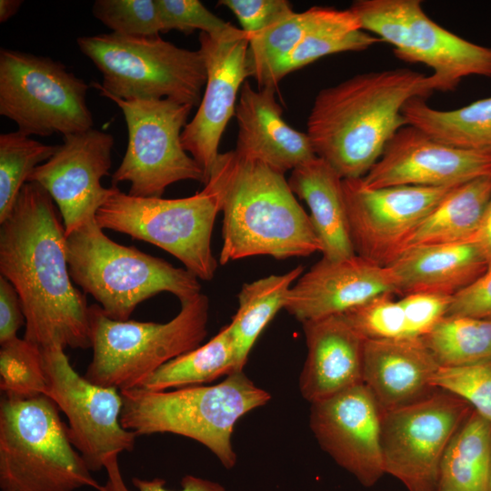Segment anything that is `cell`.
I'll return each mask as SVG.
<instances>
[{
    "label": "cell",
    "instance_id": "obj_1",
    "mask_svg": "<svg viewBox=\"0 0 491 491\" xmlns=\"http://www.w3.org/2000/svg\"><path fill=\"white\" fill-rule=\"evenodd\" d=\"M59 210L39 184L26 182L0 223V276L16 290L24 338L40 348L91 347L89 306L74 285Z\"/></svg>",
    "mask_w": 491,
    "mask_h": 491
},
{
    "label": "cell",
    "instance_id": "obj_2",
    "mask_svg": "<svg viewBox=\"0 0 491 491\" xmlns=\"http://www.w3.org/2000/svg\"><path fill=\"white\" fill-rule=\"evenodd\" d=\"M433 92L431 75L408 68L359 74L320 90L307 119L316 155L343 179L364 177L396 132L406 125V103Z\"/></svg>",
    "mask_w": 491,
    "mask_h": 491
},
{
    "label": "cell",
    "instance_id": "obj_3",
    "mask_svg": "<svg viewBox=\"0 0 491 491\" xmlns=\"http://www.w3.org/2000/svg\"><path fill=\"white\" fill-rule=\"evenodd\" d=\"M204 189L223 213L221 265L254 256L286 259L322 252L285 174L265 162L235 149L219 153Z\"/></svg>",
    "mask_w": 491,
    "mask_h": 491
},
{
    "label": "cell",
    "instance_id": "obj_4",
    "mask_svg": "<svg viewBox=\"0 0 491 491\" xmlns=\"http://www.w3.org/2000/svg\"><path fill=\"white\" fill-rule=\"evenodd\" d=\"M122 426L138 436L171 433L207 447L227 469L236 462L232 446L235 423L270 400L243 371L214 386H189L174 391L141 387L120 391Z\"/></svg>",
    "mask_w": 491,
    "mask_h": 491
},
{
    "label": "cell",
    "instance_id": "obj_5",
    "mask_svg": "<svg viewBox=\"0 0 491 491\" xmlns=\"http://www.w3.org/2000/svg\"><path fill=\"white\" fill-rule=\"evenodd\" d=\"M65 254L72 281L114 320H129L140 303L161 292L181 303L201 294L187 269L111 240L95 218L66 236Z\"/></svg>",
    "mask_w": 491,
    "mask_h": 491
},
{
    "label": "cell",
    "instance_id": "obj_6",
    "mask_svg": "<svg viewBox=\"0 0 491 491\" xmlns=\"http://www.w3.org/2000/svg\"><path fill=\"white\" fill-rule=\"evenodd\" d=\"M69 436L59 408L46 396L0 403L2 491H101Z\"/></svg>",
    "mask_w": 491,
    "mask_h": 491
},
{
    "label": "cell",
    "instance_id": "obj_7",
    "mask_svg": "<svg viewBox=\"0 0 491 491\" xmlns=\"http://www.w3.org/2000/svg\"><path fill=\"white\" fill-rule=\"evenodd\" d=\"M209 299L200 294L181 303L166 323L118 321L89 306L93 357L85 377L119 391L140 387L159 367L195 349L207 334Z\"/></svg>",
    "mask_w": 491,
    "mask_h": 491
},
{
    "label": "cell",
    "instance_id": "obj_8",
    "mask_svg": "<svg viewBox=\"0 0 491 491\" xmlns=\"http://www.w3.org/2000/svg\"><path fill=\"white\" fill-rule=\"evenodd\" d=\"M76 43L103 75L102 84L91 85L100 95L124 100L167 98L199 106L206 69L198 50L178 47L159 35L135 37L115 33L81 36Z\"/></svg>",
    "mask_w": 491,
    "mask_h": 491
},
{
    "label": "cell",
    "instance_id": "obj_9",
    "mask_svg": "<svg viewBox=\"0 0 491 491\" xmlns=\"http://www.w3.org/2000/svg\"><path fill=\"white\" fill-rule=\"evenodd\" d=\"M111 187L95 216L100 228L164 249L199 280L214 278L217 262L211 236L219 209L212 195L203 188L184 198L139 197Z\"/></svg>",
    "mask_w": 491,
    "mask_h": 491
},
{
    "label": "cell",
    "instance_id": "obj_10",
    "mask_svg": "<svg viewBox=\"0 0 491 491\" xmlns=\"http://www.w3.org/2000/svg\"><path fill=\"white\" fill-rule=\"evenodd\" d=\"M349 9L361 29L390 44L396 57L432 69L436 91H453L471 75L491 77V47L434 22L419 0H356Z\"/></svg>",
    "mask_w": 491,
    "mask_h": 491
},
{
    "label": "cell",
    "instance_id": "obj_11",
    "mask_svg": "<svg viewBox=\"0 0 491 491\" xmlns=\"http://www.w3.org/2000/svg\"><path fill=\"white\" fill-rule=\"evenodd\" d=\"M89 85L50 57L0 50V115L27 135L63 136L93 128Z\"/></svg>",
    "mask_w": 491,
    "mask_h": 491
},
{
    "label": "cell",
    "instance_id": "obj_12",
    "mask_svg": "<svg viewBox=\"0 0 491 491\" xmlns=\"http://www.w3.org/2000/svg\"><path fill=\"white\" fill-rule=\"evenodd\" d=\"M122 110L128 131L123 160L112 175V185L130 182L128 194L161 197L178 181L206 178L202 167L184 149L181 134L192 106L171 99L124 100L102 95Z\"/></svg>",
    "mask_w": 491,
    "mask_h": 491
},
{
    "label": "cell",
    "instance_id": "obj_13",
    "mask_svg": "<svg viewBox=\"0 0 491 491\" xmlns=\"http://www.w3.org/2000/svg\"><path fill=\"white\" fill-rule=\"evenodd\" d=\"M473 410L460 397L436 388L414 402L381 411L385 473L410 491H437L445 450Z\"/></svg>",
    "mask_w": 491,
    "mask_h": 491
},
{
    "label": "cell",
    "instance_id": "obj_14",
    "mask_svg": "<svg viewBox=\"0 0 491 491\" xmlns=\"http://www.w3.org/2000/svg\"><path fill=\"white\" fill-rule=\"evenodd\" d=\"M60 346L41 348L47 395L66 416L71 441L91 472L115 455L133 451L136 435L121 424L119 390L92 383L71 366Z\"/></svg>",
    "mask_w": 491,
    "mask_h": 491
},
{
    "label": "cell",
    "instance_id": "obj_15",
    "mask_svg": "<svg viewBox=\"0 0 491 491\" xmlns=\"http://www.w3.org/2000/svg\"><path fill=\"white\" fill-rule=\"evenodd\" d=\"M454 186L369 188L361 178L343 179L356 255L379 266H390L416 227Z\"/></svg>",
    "mask_w": 491,
    "mask_h": 491
},
{
    "label": "cell",
    "instance_id": "obj_16",
    "mask_svg": "<svg viewBox=\"0 0 491 491\" xmlns=\"http://www.w3.org/2000/svg\"><path fill=\"white\" fill-rule=\"evenodd\" d=\"M199 44L206 83L195 116L182 131L181 143L202 167L207 180L219 155L221 137L235 115L238 91L249 76L246 67L249 35L230 25L215 34L200 32Z\"/></svg>",
    "mask_w": 491,
    "mask_h": 491
},
{
    "label": "cell",
    "instance_id": "obj_17",
    "mask_svg": "<svg viewBox=\"0 0 491 491\" xmlns=\"http://www.w3.org/2000/svg\"><path fill=\"white\" fill-rule=\"evenodd\" d=\"M114 136L95 128L64 136V143L44 164L36 166L27 182L42 185L60 212L65 237L94 219L112 187L101 184L109 174Z\"/></svg>",
    "mask_w": 491,
    "mask_h": 491
},
{
    "label": "cell",
    "instance_id": "obj_18",
    "mask_svg": "<svg viewBox=\"0 0 491 491\" xmlns=\"http://www.w3.org/2000/svg\"><path fill=\"white\" fill-rule=\"evenodd\" d=\"M310 427L321 447L365 486L385 474L381 408L364 383L312 403Z\"/></svg>",
    "mask_w": 491,
    "mask_h": 491
},
{
    "label": "cell",
    "instance_id": "obj_19",
    "mask_svg": "<svg viewBox=\"0 0 491 491\" xmlns=\"http://www.w3.org/2000/svg\"><path fill=\"white\" fill-rule=\"evenodd\" d=\"M491 175V151L455 147L406 125L396 132L368 173L369 188L453 186Z\"/></svg>",
    "mask_w": 491,
    "mask_h": 491
},
{
    "label": "cell",
    "instance_id": "obj_20",
    "mask_svg": "<svg viewBox=\"0 0 491 491\" xmlns=\"http://www.w3.org/2000/svg\"><path fill=\"white\" fill-rule=\"evenodd\" d=\"M384 294L398 295L391 266L357 255L339 260L322 258L292 286L284 308L304 323L342 315Z\"/></svg>",
    "mask_w": 491,
    "mask_h": 491
},
{
    "label": "cell",
    "instance_id": "obj_21",
    "mask_svg": "<svg viewBox=\"0 0 491 491\" xmlns=\"http://www.w3.org/2000/svg\"><path fill=\"white\" fill-rule=\"evenodd\" d=\"M275 93V87L255 90L249 82L243 84L235 112L238 125L235 150L285 174L316 155L307 134L285 121Z\"/></svg>",
    "mask_w": 491,
    "mask_h": 491
},
{
    "label": "cell",
    "instance_id": "obj_22",
    "mask_svg": "<svg viewBox=\"0 0 491 491\" xmlns=\"http://www.w3.org/2000/svg\"><path fill=\"white\" fill-rule=\"evenodd\" d=\"M439 366L422 337L364 340L362 380L381 411L435 390L432 379Z\"/></svg>",
    "mask_w": 491,
    "mask_h": 491
},
{
    "label": "cell",
    "instance_id": "obj_23",
    "mask_svg": "<svg viewBox=\"0 0 491 491\" xmlns=\"http://www.w3.org/2000/svg\"><path fill=\"white\" fill-rule=\"evenodd\" d=\"M303 324L307 357L299 387L311 404L363 383V338L342 315Z\"/></svg>",
    "mask_w": 491,
    "mask_h": 491
},
{
    "label": "cell",
    "instance_id": "obj_24",
    "mask_svg": "<svg viewBox=\"0 0 491 491\" xmlns=\"http://www.w3.org/2000/svg\"><path fill=\"white\" fill-rule=\"evenodd\" d=\"M389 266L396 276L400 296L412 293L453 296L489 267L473 241L413 246Z\"/></svg>",
    "mask_w": 491,
    "mask_h": 491
},
{
    "label": "cell",
    "instance_id": "obj_25",
    "mask_svg": "<svg viewBox=\"0 0 491 491\" xmlns=\"http://www.w3.org/2000/svg\"><path fill=\"white\" fill-rule=\"evenodd\" d=\"M287 181L293 193L309 207L310 221L322 246V258L354 256L343 178L316 156L294 168Z\"/></svg>",
    "mask_w": 491,
    "mask_h": 491
},
{
    "label": "cell",
    "instance_id": "obj_26",
    "mask_svg": "<svg viewBox=\"0 0 491 491\" xmlns=\"http://www.w3.org/2000/svg\"><path fill=\"white\" fill-rule=\"evenodd\" d=\"M490 199L491 175L454 186L413 232L404 251L418 246L470 241Z\"/></svg>",
    "mask_w": 491,
    "mask_h": 491
},
{
    "label": "cell",
    "instance_id": "obj_27",
    "mask_svg": "<svg viewBox=\"0 0 491 491\" xmlns=\"http://www.w3.org/2000/svg\"><path fill=\"white\" fill-rule=\"evenodd\" d=\"M406 125L446 145L468 150L491 151V96L453 110L431 107L414 97L402 109Z\"/></svg>",
    "mask_w": 491,
    "mask_h": 491
},
{
    "label": "cell",
    "instance_id": "obj_28",
    "mask_svg": "<svg viewBox=\"0 0 491 491\" xmlns=\"http://www.w3.org/2000/svg\"><path fill=\"white\" fill-rule=\"evenodd\" d=\"M491 423L473 410L443 455L437 491H487Z\"/></svg>",
    "mask_w": 491,
    "mask_h": 491
},
{
    "label": "cell",
    "instance_id": "obj_29",
    "mask_svg": "<svg viewBox=\"0 0 491 491\" xmlns=\"http://www.w3.org/2000/svg\"><path fill=\"white\" fill-rule=\"evenodd\" d=\"M381 41L361 29L350 9H335L321 25L308 32L301 42L258 84V88L275 87L287 74L317 59L337 53L362 51Z\"/></svg>",
    "mask_w": 491,
    "mask_h": 491
},
{
    "label": "cell",
    "instance_id": "obj_30",
    "mask_svg": "<svg viewBox=\"0 0 491 491\" xmlns=\"http://www.w3.org/2000/svg\"><path fill=\"white\" fill-rule=\"evenodd\" d=\"M303 271V266L299 265L285 274L271 275L243 285L237 296L238 309L229 324L238 372L243 371L263 329L285 307L286 296Z\"/></svg>",
    "mask_w": 491,
    "mask_h": 491
},
{
    "label": "cell",
    "instance_id": "obj_31",
    "mask_svg": "<svg viewBox=\"0 0 491 491\" xmlns=\"http://www.w3.org/2000/svg\"><path fill=\"white\" fill-rule=\"evenodd\" d=\"M238 372L229 325L206 344L163 365L140 386L152 391L198 386Z\"/></svg>",
    "mask_w": 491,
    "mask_h": 491
},
{
    "label": "cell",
    "instance_id": "obj_32",
    "mask_svg": "<svg viewBox=\"0 0 491 491\" xmlns=\"http://www.w3.org/2000/svg\"><path fill=\"white\" fill-rule=\"evenodd\" d=\"M422 339L440 366L491 359L490 319L446 315Z\"/></svg>",
    "mask_w": 491,
    "mask_h": 491
},
{
    "label": "cell",
    "instance_id": "obj_33",
    "mask_svg": "<svg viewBox=\"0 0 491 491\" xmlns=\"http://www.w3.org/2000/svg\"><path fill=\"white\" fill-rule=\"evenodd\" d=\"M335 8L314 6L288 15L262 32L252 35L246 53L249 76L259 84L306 36L325 22Z\"/></svg>",
    "mask_w": 491,
    "mask_h": 491
},
{
    "label": "cell",
    "instance_id": "obj_34",
    "mask_svg": "<svg viewBox=\"0 0 491 491\" xmlns=\"http://www.w3.org/2000/svg\"><path fill=\"white\" fill-rule=\"evenodd\" d=\"M57 147L43 144L18 130L0 135V223L12 211L34 169L47 161Z\"/></svg>",
    "mask_w": 491,
    "mask_h": 491
},
{
    "label": "cell",
    "instance_id": "obj_35",
    "mask_svg": "<svg viewBox=\"0 0 491 491\" xmlns=\"http://www.w3.org/2000/svg\"><path fill=\"white\" fill-rule=\"evenodd\" d=\"M0 345V389L5 396L25 399L46 396L41 348L18 336Z\"/></svg>",
    "mask_w": 491,
    "mask_h": 491
},
{
    "label": "cell",
    "instance_id": "obj_36",
    "mask_svg": "<svg viewBox=\"0 0 491 491\" xmlns=\"http://www.w3.org/2000/svg\"><path fill=\"white\" fill-rule=\"evenodd\" d=\"M393 294H384L342 314L365 339L415 338L404 306Z\"/></svg>",
    "mask_w": 491,
    "mask_h": 491
},
{
    "label": "cell",
    "instance_id": "obj_37",
    "mask_svg": "<svg viewBox=\"0 0 491 491\" xmlns=\"http://www.w3.org/2000/svg\"><path fill=\"white\" fill-rule=\"evenodd\" d=\"M432 386L465 400L491 423V359L459 366H439Z\"/></svg>",
    "mask_w": 491,
    "mask_h": 491
},
{
    "label": "cell",
    "instance_id": "obj_38",
    "mask_svg": "<svg viewBox=\"0 0 491 491\" xmlns=\"http://www.w3.org/2000/svg\"><path fill=\"white\" fill-rule=\"evenodd\" d=\"M92 13L115 34L154 37L161 32L155 0H96Z\"/></svg>",
    "mask_w": 491,
    "mask_h": 491
},
{
    "label": "cell",
    "instance_id": "obj_39",
    "mask_svg": "<svg viewBox=\"0 0 491 491\" xmlns=\"http://www.w3.org/2000/svg\"><path fill=\"white\" fill-rule=\"evenodd\" d=\"M161 32L195 30L207 34L224 31L231 24L214 15L198 0H155Z\"/></svg>",
    "mask_w": 491,
    "mask_h": 491
},
{
    "label": "cell",
    "instance_id": "obj_40",
    "mask_svg": "<svg viewBox=\"0 0 491 491\" xmlns=\"http://www.w3.org/2000/svg\"><path fill=\"white\" fill-rule=\"evenodd\" d=\"M218 5L232 11L249 38L294 12L286 0H221Z\"/></svg>",
    "mask_w": 491,
    "mask_h": 491
},
{
    "label": "cell",
    "instance_id": "obj_41",
    "mask_svg": "<svg viewBox=\"0 0 491 491\" xmlns=\"http://www.w3.org/2000/svg\"><path fill=\"white\" fill-rule=\"evenodd\" d=\"M411 335L420 338L427 335L446 316L452 296L434 293H412L402 296Z\"/></svg>",
    "mask_w": 491,
    "mask_h": 491
},
{
    "label": "cell",
    "instance_id": "obj_42",
    "mask_svg": "<svg viewBox=\"0 0 491 491\" xmlns=\"http://www.w3.org/2000/svg\"><path fill=\"white\" fill-rule=\"evenodd\" d=\"M105 469L107 480L105 485L102 486L101 491H129L122 476L118 455L107 459ZM132 484L138 491H172L165 488V480L159 477L153 479L133 477ZM181 487L179 491H225L219 483L193 475H186L182 478Z\"/></svg>",
    "mask_w": 491,
    "mask_h": 491
},
{
    "label": "cell",
    "instance_id": "obj_43",
    "mask_svg": "<svg viewBox=\"0 0 491 491\" xmlns=\"http://www.w3.org/2000/svg\"><path fill=\"white\" fill-rule=\"evenodd\" d=\"M446 315L491 320V266L475 282L452 296Z\"/></svg>",
    "mask_w": 491,
    "mask_h": 491
},
{
    "label": "cell",
    "instance_id": "obj_44",
    "mask_svg": "<svg viewBox=\"0 0 491 491\" xmlns=\"http://www.w3.org/2000/svg\"><path fill=\"white\" fill-rule=\"evenodd\" d=\"M25 322L20 297L13 285L0 276V344L17 337Z\"/></svg>",
    "mask_w": 491,
    "mask_h": 491
},
{
    "label": "cell",
    "instance_id": "obj_45",
    "mask_svg": "<svg viewBox=\"0 0 491 491\" xmlns=\"http://www.w3.org/2000/svg\"><path fill=\"white\" fill-rule=\"evenodd\" d=\"M470 241L476 244L486 259L488 266H491V199L479 226Z\"/></svg>",
    "mask_w": 491,
    "mask_h": 491
},
{
    "label": "cell",
    "instance_id": "obj_46",
    "mask_svg": "<svg viewBox=\"0 0 491 491\" xmlns=\"http://www.w3.org/2000/svg\"><path fill=\"white\" fill-rule=\"evenodd\" d=\"M22 4V0H0V22H6L14 16Z\"/></svg>",
    "mask_w": 491,
    "mask_h": 491
},
{
    "label": "cell",
    "instance_id": "obj_47",
    "mask_svg": "<svg viewBox=\"0 0 491 491\" xmlns=\"http://www.w3.org/2000/svg\"><path fill=\"white\" fill-rule=\"evenodd\" d=\"M487 491H491V462H490L489 472H488Z\"/></svg>",
    "mask_w": 491,
    "mask_h": 491
}]
</instances>
